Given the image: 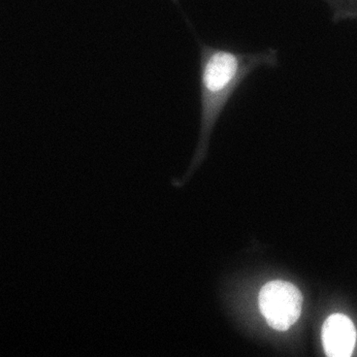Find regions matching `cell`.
Returning a JSON list of instances; mask_svg holds the SVG:
<instances>
[{"label": "cell", "mask_w": 357, "mask_h": 357, "mask_svg": "<svg viewBox=\"0 0 357 357\" xmlns=\"http://www.w3.org/2000/svg\"><path fill=\"white\" fill-rule=\"evenodd\" d=\"M259 302L267 324L278 331H286L298 321L303 296L289 282L272 281L260 290Z\"/></svg>", "instance_id": "cell-2"}, {"label": "cell", "mask_w": 357, "mask_h": 357, "mask_svg": "<svg viewBox=\"0 0 357 357\" xmlns=\"http://www.w3.org/2000/svg\"><path fill=\"white\" fill-rule=\"evenodd\" d=\"M199 54V144L192 166L199 165L211 135L227 104L248 77L260 68H276L279 50L240 51L198 42Z\"/></svg>", "instance_id": "cell-1"}, {"label": "cell", "mask_w": 357, "mask_h": 357, "mask_svg": "<svg viewBox=\"0 0 357 357\" xmlns=\"http://www.w3.org/2000/svg\"><path fill=\"white\" fill-rule=\"evenodd\" d=\"M322 343L329 357H349L353 354L356 331L353 321L342 314L329 317L322 326Z\"/></svg>", "instance_id": "cell-3"}, {"label": "cell", "mask_w": 357, "mask_h": 357, "mask_svg": "<svg viewBox=\"0 0 357 357\" xmlns=\"http://www.w3.org/2000/svg\"><path fill=\"white\" fill-rule=\"evenodd\" d=\"M331 12L332 20H341L357 16V0H321Z\"/></svg>", "instance_id": "cell-4"}]
</instances>
